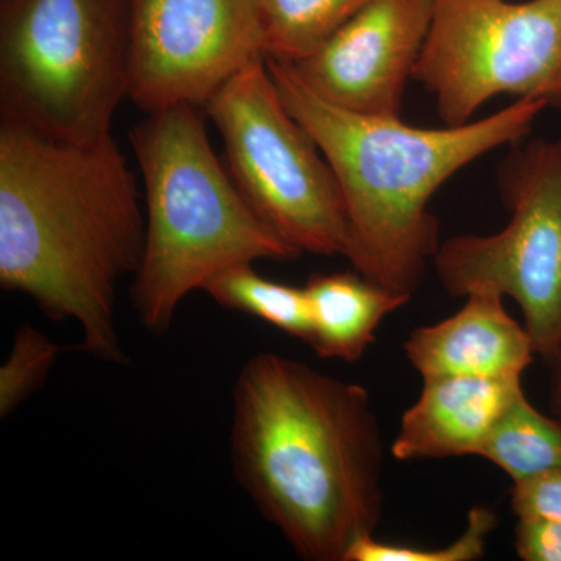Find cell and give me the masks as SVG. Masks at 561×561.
<instances>
[{
  "label": "cell",
  "mask_w": 561,
  "mask_h": 561,
  "mask_svg": "<svg viewBox=\"0 0 561 561\" xmlns=\"http://www.w3.org/2000/svg\"><path fill=\"white\" fill-rule=\"evenodd\" d=\"M144 247L146 206L113 135L65 142L0 122L3 290L27 295L50 320L76 321L79 350L125 364L117 289Z\"/></svg>",
  "instance_id": "obj_1"
},
{
  "label": "cell",
  "mask_w": 561,
  "mask_h": 561,
  "mask_svg": "<svg viewBox=\"0 0 561 561\" xmlns=\"http://www.w3.org/2000/svg\"><path fill=\"white\" fill-rule=\"evenodd\" d=\"M231 463L261 515L308 561H345L382 519L383 449L359 383L260 353L232 387Z\"/></svg>",
  "instance_id": "obj_2"
},
{
  "label": "cell",
  "mask_w": 561,
  "mask_h": 561,
  "mask_svg": "<svg viewBox=\"0 0 561 561\" xmlns=\"http://www.w3.org/2000/svg\"><path fill=\"white\" fill-rule=\"evenodd\" d=\"M280 99L330 162L348 216L345 256L364 278L412 295L440 249L430 203L446 181L490 151L530 136L548 105L522 99L490 116L442 128L367 116L309 90L289 62L268 60Z\"/></svg>",
  "instance_id": "obj_3"
},
{
  "label": "cell",
  "mask_w": 561,
  "mask_h": 561,
  "mask_svg": "<svg viewBox=\"0 0 561 561\" xmlns=\"http://www.w3.org/2000/svg\"><path fill=\"white\" fill-rule=\"evenodd\" d=\"M130 144L146 206V247L130 297L151 334L171 331L184 298L217 273L300 256L243 198L213 149L201 108L147 113Z\"/></svg>",
  "instance_id": "obj_4"
},
{
  "label": "cell",
  "mask_w": 561,
  "mask_h": 561,
  "mask_svg": "<svg viewBox=\"0 0 561 561\" xmlns=\"http://www.w3.org/2000/svg\"><path fill=\"white\" fill-rule=\"evenodd\" d=\"M131 0H2L0 122L46 138H108L130 91Z\"/></svg>",
  "instance_id": "obj_5"
},
{
  "label": "cell",
  "mask_w": 561,
  "mask_h": 561,
  "mask_svg": "<svg viewBox=\"0 0 561 561\" xmlns=\"http://www.w3.org/2000/svg\"><path fill=\"white\" fill-rule=\"evenodd\" d=\"M225 164L254 213L300 253L345 256L348 216L330 162L280 99L267 58L228 81L205 106Z\"/></svg>",
  "instance_id": "obj_6"
},
{
  "label": "cell",
  "mask_w": 561,
  "mask_h": 561,
  "mask_svg": "<svg viewBox=\"0 0 561 561\" xmlns=\"http://www.w3.org/2000/svg\"><path fill=\"white\" fill-rule=\"evenodd\" d=\"M496 176L508 224L442 242L435 272L453 297L486 287L512 298L548 364L561 346V136L512 144Z\"/></svg>",
  "instance_id": "obj_7"
},
{
  "label": "cell",
  "mask_w": 561,
  "mask_h": 561,
  "mask_svg": "<svg viewBox=\"0 0 561 561\" xmlns=\"http://www.w3.org/2000/svg\"><path fill=\"white\" fill-rule=\"evenodd\" d=\"M415 80L445 125L500 95L561 108V0H435Z\"/></svg>",
  "instance_id": "obj_8"
},
{
  "label": "cell",
  "mask_w": 561,
  "mask_h": 561,
  "mask_svg": "<svg viewBox=\"0 0 561 561\" xmlns=\"http://www.w3.org/2000/svg\"><path fill=\"white\" fill-rule=\"evenodd\" d=\"M267 58L256 0H131L130 91L146 113L210 99Z\"/></svg>",
  "instance_id": "obj_9"
},
{
  "label": "cell",
  "mask_w": 561,
  "mask_h": 561,
  "mask_svg": "<svg viewBox=\"0 0 561 561\" xmlns=\"http://www.w3.org/2000/svg\"><path fill=\"white\" fill-rule=\"evenodd\" d=\"M434 10L435 0H370L311 57L291 66L309 90L332 105L401 117Z\"/></svg>",
  "instance_id": "obj_10"
},
{
  "label": "cell",
  "mask_w": 561,
  "mask_h": 561,
  "mask_svg": "<svg viewBox=\"0 0 561 561\" xmlns=\"http://www.w3.org/2000/svg\"><path fill=\"white\" fill-rule=\"evenodd\" d=\"M459 312L419 328L404 342V353L421 378L474 376L523 378L534 362L535 346L524 324L493 289L472 290Z\"/></svg>",
  "instance_id": "obj_11"
},
{
  "label": "cell",
  "mask_w": 561,
  "mask_h": 561,
  "mask_svg": "<svg viewBox=\"0 0 561 561\" xmlns=\"http://www.w3.org/2000/svg\"><path fill=\"white\" fill-rule=\"evenodd\" d=\"M523 378L435 376L402 415L391 443L397 460L479 456L496 421L523 393Z\"/></svg>",
  "instance_id": "obj_12"
},
{
  "label": "cell",
  "mask_w": 561,
  "mask_h": 561,
  "mask_svg": "<svg viewBox=\"0 0 561 561\" xmlns=\"http://www.w3.org/2000/svg\"><path fill=\"white\" fill-rule=\"evenodd\" d=\"M305 290L311 309L308 345L321 359L359 360L383 319L411 301L357 272L313 275Z\"/></svg>",
  "instance_id": "obj_13"
},
{
  "label": "cell",
  "mask_w": 561,
  "mask_h": 561,
  "mask_svg": "<svg viewBox=\"0 0 561 561\" xmlns=\"http://www.w3.org/2000/svg\"><path fill=\"white\" fill-rule=\"evenodd\" d=\"M479 457L501 468L513 483L561 468V421L538 411L519 393L496 421Z\"/></svg>",
  "instance_id": "obj_14"
},
{
  "label": "cell",
  "mask_w": 561,
  "mask_h": 561,
  "mask_svg": "<svg viewBox=\"0 0 561 561\" xmlns=\"http://www.w3.org/2000/svg\"><path fill=\"white\" fill-rule=\"evenodd\" d=\"M268 60L311 57L370 0H256Z\"/></svg>",
  "instance_id": "obj_15"
},
{
  "label": "cell",
  "mask_w": 561,
  "mask_h": 561,
  "mask_svg": "<svg viewBox=\"0 0 561 561\" xmlns=\"http://www.w3.org/2000/svg\"><path fill=\"white\" fill-rule=\"evenodd\" d=\"M202 290L221 308L265 321L308 345L311 309L305 287L276 283L254 271L253 264H239L217 273Z\"/></svg>",
  "instance_id": "obj_16"
},
{
  "label": "cell",
  "mask_w": 561,
  "mask_h": 561,
  "mask_svg": "<svg viewBox=\"0 0 561 561\" xmlns=\"http://www.w3.org/2000/svg\"><path fill=\"white\" fill-rule=\"evenodd\" d=\"M496 513L483 505H476L468 513L463 534L445 548H416L378 540L365 535L354 541L345 561H474L485 556L491 531L496 529Z\"/></svg>",
  "instance_id": "obj_17"
},
{
  "label": "cell",
  "mask_w": 561,
  "mask_h": 561,
  "mask_svg": "<svg viewBox=\"0 0 561 561\" xmlns=\"http://www.w3.org/2000/svg\"><path fill=\"white\" fill-rule=\"evenodd\" d=\"M62 350L32 324L18 328L9 359L0 367V416L3 420L44 386Z\"/></svg>",
  "instance_id": "obj_18"
},
{
  "label": "cell",
  "mask_w": 561,
  "mask_h": 561,
  "mask_svg": "<svg viewBox=\"0 0 561 561\" xmlns=\"http://www.w3.org/2000/svg\"><path fill=\"white\" fill-rule=\"evenodd\" d=\"M512 511L516 518H549L561 522V468L513 483Z\"/></svg>",
  "instance_id": "obj_19"
},
{
  "label": "cell",
  "mask_w": 561,
  "mask_h": 561,
  "mask_svg": "<svg viewBox=\"0 0 561 561\" xmlns=\"http://www.w3.org/2000/svg\"><path fill=\"white\" fill-rule=\"evenodd\" d=\"M515 549L524 561H561V522L549 518H518Z\"/></svg>",
  "instance_id": "obj_20"
},
{
  "label": "cell",
  "mask_w": 561,
  "mask_h": 561,
  "mask_svg": "<svg viewBox=\"0 0 561 561\" xmlns=\"http://www.w3.org/2000/svg\"><path fill=\"white\" fill-rule=\"evenodd\" d=\"M551 368V383H549V408L552 415L561 421V346L556 356L548 362Z\"/></svg>",
  "instance_id": "obj_21"
}]
</instances>
